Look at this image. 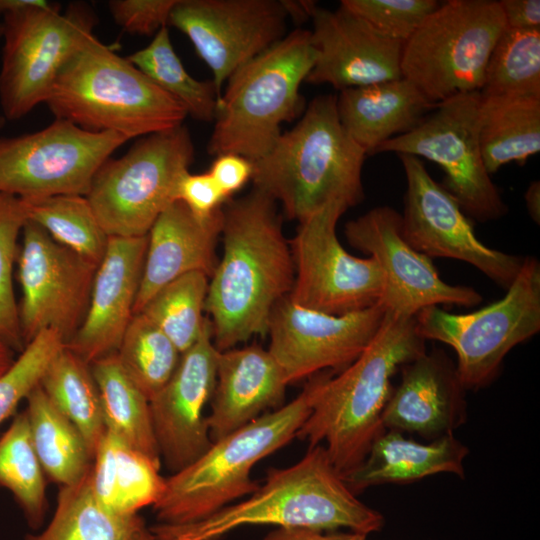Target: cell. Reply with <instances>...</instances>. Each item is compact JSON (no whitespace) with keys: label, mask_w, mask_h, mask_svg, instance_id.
<instances>
[{"label":"cell","mask_w":540,"mask_h":540,"mask_svg":"<svg viewBox=\"0 0 540 540\" xmlns=\"http://www.w3.org/2000/svg\"><path fill=\"white\" fill-rule=\"evenodd\" d=\"M106 431L160 465L148 398L123 369L116 353L90 364Z\"/></svg>","instance_id":"cell-32"},{"label":"cell","mask_w":540,"mask_h":540,"mask_svg":"<svg viewBox=\"0 0 540 540\" xmlns=\"http://www.w3.org/2000/svg\"><path fill=\"white\" fill-rule=\"evenodd\" d=\"M261 524L323 531L347 528L368 535L382 529L384 517L356 497L319 444L297 463L269 470L263 486L246 500L195 523H158L150 529L158 540H221L234 529Z\"/></svg>","instance_id":"cell-3"},{"label":"cell","mask_w":540,"mask_h":540,"mask_svg":"<svg viewBox=\"0 0 540 540\" xmlns=\"http://www.w3.org/2000/svg\"><path fill=\"white\" fill-rule=\"evenodd\" d=\"M316 58L310 31L298 28L238 68L217 99L208 152L264 156L303 110L300 85Z\"/></svg>","instance_id":"cell-7"},{"label":"cell","mask_w":540,"mask_h":540,"mask_svg":"<svg viewBox=\"0 0 540 540\" xmlns=\"http://www.w3.org/2000/svg\"><path fill=\"white\" fill-rule=\"evenodd\" d=\"M44 474L24 410L0 438V486L14 495L32 528L42 524L46 513Z\"/></svg>","instance_id":"cell-35"},{"label":"cell","mask_w":540,"mask_h":540,"mask_svg":"<svg viewBox=\"0 0 540 540\" xmlns=\"http://www.w3.org/2000/svg\"><path fill=\"white\" fill-rule=\"evenodd\" d=\"M525 202L530 217L539 224L540 221V182L533 181L528 186L525 195Z\"/></svg>","instance_id":"cell-49"},{"label":"cell","mask_w":540,"mask_h":540,"mask_svg":"<svg viewBox=\"0 0 540 540\" xmlns=\"http://www.w3.org/2000/svg\"><path fill=\"white\" fill-rule=\"evenodd\" d=\"M3 37V24L0 23V39Z\"/></svg>","instance_id":"cell-52"},{"label":"cell","mask_w":540,"mask_h":540,"mask_svg":"<svg viewBox=\"0 0 540 540\" xmlns=\"http://www.w3.org/2000/svg\"><path fill=\"white\" fill-rule=\"evenodd\" d=\"M322 377L316 375L288 404L212 442L196 461L166 478L164 492L152 506L158 523H195L254 493L259 486L251 479L252 468L296 437Z\"/></svg>","instance_id":"cell-6"},{"label":"cell","mask_w":540,"mask_h":540,"mask_svg":"<svg viewBox=\"0 0 540 540\" xmlns=\"http://www.w3.org/2000/svg\"><path fill=\"white\" fill-rule=\"evenodd\" d=\"M22 236L17 278L25 346L44 330L57 332L67 344L85 318L98 265L59 244L30 220Z\"/></svg>","instance_id":"cell-15"},{"label":"cell","mask_w":540,"mask_h":540,"mask_svg":"<svg viewBox=\"0 0 540 540\" xmlns=\"http://www.w3.org/2000/svg\"><path fill=\"white\" fill-rule=\"evenodd\" d=\"M26 400L31 439L44 473L60 486L79 482L93 462L82 434L57 409L40 384Z\"/></svg>","instance_id":"cell-31"},{"label":"cell","mask_w":540,"mask_h":540,"mask_svg":"<svg viewBox=\"0 0 540 540\" xmlns=\"http://www.w3.org/2000/svg\"><path fill=\"white\" fill-rule=\"evenodd\" d=\"M505 29L498 1L440 4L404 43L402 77L434 104L480 92L491 52Z\"/></svg>","instance_id":"cell-8"},{"label":"cell","mask_w":540,"mask_h":540,"mask_svg":"<svg viewBox=\"0 0 540 540\" xmlns=\"http://www.w3.org/2000/svg\"><path fill=\"white\" fill-rule=\"evenodd\" d=\"M176 200L197 217L208 218L222 208L228 198L208 171L198 174L187 171L177 184Z\"/></svg>","instance_id":"cell-44"},{"label":"cell","mask_w":540,"mask_h":540,"mask_svg":"<svg viewBox=\"0 0 540 540\" xmlns=\"http://www.w3.org/2000/svg\"><path fill=\"white\" fill-rule=\"evenodd\" d=\"M481 95V94H480ZM479 142L488 173L540 151V97H482Z\"/></svg>","instance_id":"cell-30"},{"label":"cell","mask_w":540,"mask_h":540,"mask_svg":"<svg viewBox=\"0 0 540 540\" xmlns=\"http://www.w3.org/2000/svg\"><path fill=\"white\" fill-rule=\"evenodd\" d=\"M498 2L506 28L540 29L539 0H501Z\"/></svg>","instance_id":"cell-46"},{"label":"cell","mask_w":540,"mask_h":540,"mask_svg":"<svg viewBox=\"0 0 540 540\" xmlns=\"http://www.w3.org/2000/svg\"><path fill=\"white\" fill-rule=\"evenodd\" d=\"M311 21L317 58L306 82L341 91L402 78L404 42L382 34L340 5L336 10L316 6Z\"/></svg>","instance_id":"cell-21"},{"label":"cell","mask_w":540,"mask_h":540,"mask_svg":"<svg viewBox=\"0 0 540 540\" xmlns=\"http://www.w3.org/2000/svg\"><path fill=\"white\" fill-rule=\"evenodd\" d=\"M482 97H540V29L506 28L485 70Z\"/></svg>","instance_id":"cell-36"},{"label":"cell","mask_w":540,"mask_h":540,"mask_svg":"<svg viewBox=\"0 0 540 540\" xmlns=\"http://www.w3.org/2000/svg\"><path fill=\"white\" fill-rule=\"evenodd\" d=\"M436 0H342L340 6L382 34L406 42L438 6Z\"/></svg>","instance_id":"cell-42"},{"label":"cell","mask_w":540,"mask_h":540,"mask_svg":"<svg viewBox=\"0 0 540 540\" xmlns=\"http://www.w3.org/2000/svg\"><path fill=\"white\" fill-rule=\"evenodd\" d=\"M426 352L414 318L386 312L364 351L342 372L323 374L312 410L296 437L310 447L325 442L336 470L344 477L365 458L385 428L382 414L399 367Z\"/></svg>","instance_id":"cell-2"},{"label":"cell","mask_w":540,"mask_h":540,"mask_svg":"<svg viewBox=\"0 0 540 540\" xmlns=\"http://www.w3.org/2000/svg\"><path fill=\"white\" fill-rule=\"evenodd\" d=\"M288 383L268 350L257 345L219 351L209 436L217 441L282 406Z\"/></svg>","instance_id":"cell-25"},{"label":"cell","mask_w":540,"mask_h":540,"mask_svg":"<svg viewBox=\"0 0 540 540\" xmlns=\"http://www.w3.org/2000/svg\"><path fill=\"white\" fill-rule=\"evenodd\" d=\"M65 345L62 337L53 330L41 331L26 344L19 357L0 376V425L40 384L49 364Z\"/></svg>","instance_id":"cell-41"},{"label":"cell","mask_w":540,"mask_h":540,"mask_svg":"<svg viewBox=\"0 0 540 540\" xmlns=\"http://www.w3.org/2000/svg\"><path fill=\"white\" fill-rule=\"evenodd\" d=\"M0 105L17 120L45 103L58 75L92 36L98 19L85 3L62 12L46 0H28L3 16Z\"/></svg>","instance_id":"cell-9"},{"label":"cell","mask_w":540,"mask_h":540,"mask_svg":"<svg viewBox=\"0 0 540 540\" xmlns=\"http://www.w3.org/2000/svg\"><path fill=\"white\" fill-rule=\"evenodd\" d=\"M56 119L128 140L182 125L184 106L92 35L61 70L45 101Z\"/></svg>","instance_id":"cell-5"},{"label":"cell","mask_w":540,"mask_h":540,"mask_svg":"<svg viewBox=\"0 0 540 540\" xmlns=\"http://www.w3.org/2000/svg\"><path fill=\"white\" fill-rule=\"evenodd\" d=\"M218 353L206 317L198 340L181 354L169 381L149 400L160 457L172 474L192 464L212 444L203 409L214 392Z\"/></svg>","instance_id":"cell-20"},{"label":"cell","mask_w":540,"mask_h":540,"mask_svg":"<svg viewBox=\"0 0 540 540\" xmlns=\"http://www.w3.org/2000/svg\"><path fill=\"white\" fill-rule=\"evenodd\" d=\"M355 249L373 257L383 275L380 304L391 315L414 318L430 306L473 307L482 301L475 289L443 281L431 259L404 238L401 215L390 206L375 207L345 225Z\"/></svg>","instance_id":"cell-17"},{"label":"cell","mask_w":540,"mask_h":540,"mask_svg":"<svg viewBox=\"0 0 540 540\" xmlns=\"http://www.w3.org/2000/svg\"><path fill=\"white\" fill-rule=\"evenodd\" d=\"M465 388L455 365L441 351L420 355L402 366L382 414L385 429L439 438L464 422Z\"/></svg>","instance_id":"cell-23"},{"label":"cell","mask_w":540,"mask_h":540,"mask_svg":"<svg viewBox=\"0 0 540 540\" xmlns=\"http://www.w3.org/2000/svg\"><path fill=\"white\" fill-rule=\"evenodd\" d=\"M386 311L377 305L344 315L302 307L288 296L274 307L268 351L288 384L324 369H344L369 345Z\"/></svg>","instance_id":"cell-19"},{"label":"cell","mask_w":540,"mask_h":540,"mask_svg":"<svg viewBox=\"0 0 540 540\" xmlns=\"http://www.w3.org/2000/svg\"><path fill=\"white\" fill-rule=\"evenodd\" d=\"M28 220L24 199L0 193V339L14 352L25 348L12 279L18 238Z\"/></svg>","instance_id":"cell-40"},{"label":"cell","mask_w":540,"mask_h":540,"mask_svg":"<svg viewBox=\"0 0 540 540\" xmlns=\"http://www.w3.org/2000/svg\"><path fill=\"white\" fill-rule=\"evenodd\" d=\"M160 465L106 431L91 467V488L97 500L120 514L153 506L162 496L166 478Z\"/></svg>","instance_id":"cell-28"},{"label":"cell","mask_w":540,"mask_h":540,"mask_svg":"<svg viewBox=\"0 0 540 540\" xmlns=\"http://www.w3.org/2000/svg\"><path fill=\"white\" fill-rule=\"evenodd\" d=\"M148 235L109 237L85 318L66 347L88 364L116 353L134 316Z\"/></svg>","instance_id":"cell-22"},{"label":"cell","mask_w":540,"mask_h":540,"mask_svg":"<svg viewBox=\"0 0 540 540\" xmlns=\"http://www.w3.org/2000/svg\"><path fill=\"white\" fill-rule=\"evenodd\" d=\"M40 386L57 409L80 431L94 457L106 428L100 393L90 364L65 345L49 364Z\"/></svg>","instance_id":"cell-33"},{"label":"cell","mask_w":540,"mask_h":540,"mask_svg":"<svg viewBox=\"0 0 540 540\" xmlns=\"http://www.w3.org/2000/svg\"><path fill=\"white\" fill-rule=\"evenodd\" d=\"M208 278L202 272L185 274L161 288L140 312L168 336L181 354L195 344L202 332Z\"/></svg>","instance_id":"cell-39"},{"label":"cell","mask_w":540,"mask_h":540,"mask_svg":"<svg viewBox=\"0 0 540 540\" xmlns=\"http://www.w3.org/2000/svg\"><path fill=\"white\" fill-rule=\"evenodd\" d=\"M178 0H112L108 7L114 21L126 32L155 35L168 25Z\"/></svg>","instance_id":"cell-43"},{"label":"cell","mask_w":540,"mask_h":540,"mask_svg":"<svg viewBox=\"0 0 540 540\" xmlns=\"http://www.w3.org/2000/svg\"><path fill=\"white\" fill-rule=\"evenodd\" d=\"M479 91L459 94L428 113L409 132L382 143L376 153L424 157L439 165L444 188L473 219L487 222L508 212L488 173L479 142Z\"/></svg>","instance_id":"cell-12"},{"label":"cell","mask_w":540,"mask_h":540,"mask_svg":"<svg viewBox=\"0 0 540 540\" xmlns=\"http://www.w3.org/2000/svg\"><path fill=\"white\" fill-rule=\"evenodd\" d=\"M263 540H367V535L358 532L323 531L305 527H278Z\"/></svg>","instance_id":"cell-47"},{"label":"cell","mask_w":540,"mask_h":540,"mask_svg":"<svg viewBox=\"0 0 540 540\" xmlns=\"http://www.w3.org/2000/svg\"><path fill=\"white\" fill-rule=\"evenodd\" d=\"M336 105L343 128L370 156L385 141L416 127L437 104L402 77L341 90Z\"/></svg>","instance_id":"cell-26"},{"label":"cell","mask_w":540,"mask_h":540,"mask_svg":"<svg viewBox=\"0 0 540 540\" xmlns=\"http://www.w3.org/2000/svg\"><path fill=\"white\" fill-rule=\"evenodd\" d=\"M287 10L289 19L295 20L297 23L305 22L311 19L312 13L317 6L313 1H288L283 0Z\"/></svg>","instance_id":"cell-48"},{"label":"cell","mask_w":540,"mask_h":540,"mask_svg":"<svg viewBox=\"0 0 540 540\" xmlns=\"http://www.w3.org/2000/svg\"><path fill=\"white\" fill-rule=\"evenodd\" d=\"M406 177L401 229L418 252L466 262L494 283L507 289L516 278L524 257L483 244L452 194L437 183L420 158L397 155Z\"/></svg>","instance_id":"cell-16"},{"label":"cell","mask_w":540,"mask_h":540,"mask_svg":"<svg viewBox=\"0 0 540 540\" xmlns=\"http://www.w3.org/2000/svg\"><path fill=\"white\" fill-rule=\"evenodd\" d=\"M347 209L331 202L299 223L290 246L296 277L288 297L302 307L344 315L380 302L383 275L377 261L351 255L337 237V222Z\"/></svg>","instance_id":"cell-14"},{"label":"cell","mask_w":540,"mask_h":540,"mask_svg":"<svg viewBox=\"0 0 540 540\" xmlns=\"http://www.w3.org/2000/svg\"><path fill=\"white\" fill-rule=\"evenodd\" d=\"M222 224V208L208 218H200L178 200L160 214L148 233L134 314L140 313L161 288L185 274L202 272L212 276L218 262L215 248Z\"/></svg>","instance_id":"cell-24"},{"label":"cell","mask_w":540,"mask_h":540,"mask_svg":"<svg viewBox=\"0 0 540 540\" xmlns=\"http://www.w3.org/2000/svg\"><path fill=\"white\" fill-rule=\"evenodd\" d=\"M468 448L453 433L422 444L385 429L372 442L364 460L343 477L352 492L374 485L409 483L439 473L465 477Z\"/></svg>","instance_id":"cell-27"},{"label":"cell","mask_w":540,"mask_h":540,"mask_svg":"<svg viewBox=\"0 0 540 540\" xmlns=\"http://www.w3.org/2000/svg\"><path fill=\"white\" fill-rule=\"evenodd\" d=\"M252 162L235 153H223L215 156L209 173L229 199L240 190L252 176Z\"/></svg>","instance_id":"cell-45"},{"label":"cell","mask_w":540,"mask_h":540,"mask_svg":"<svg viewBox=\"0 0 540 540\" xmlns=\"http://www.w3.org/2000/svg\"><path fill=\"white\" fill-rule=\"evenodd\" d=\"M283 0H178L168 24L210 68L218 98L228 78L287 33Z\"/></svg>","instance_id":"cell-18"},{"label":"cell","mask_w":540,"mask_h":540,"mask_svg":"<svg viewBox=\"0 0 540 540\" xmlns=\"http://www.w3.org/2000/svg\"><path fill=\"white\" fill-rule=\"evenodd\" d=\"M275 204L254 188L222 207L224 252L205 302L218 351L264 337L274 307L292 290L294 262Z\"/></svg>","instance_id":"cell-1"},{"label":"cell","mask_w":540,"mask_h":540,"mask_svg":"<svg viewBox=\"0 0 540 540\" xmlns=\"http://www.w3.org/2000/svg\"><path fill=\"white\" fill-rule=\"evenodd\" d=\"M14 361V351L0 339V376L10 368Z\"/></svg>","instance_id":"cell-50"},{"label":"cell","mask_w":540,"mask_h":540,"mask_svg":"<svg viewBox=\"0 0 540 540\" xmlns=\"http://www.w3.org/2000/svg\"><path fill=\"white\" fill-rule=\"evenodd\" d=\"M5 121L6 119L3 117V116H0V130L3 128V126L5 125Z\"/></svg>","instance_id":"cell-51"},{"label":"cell","mask_w":540,"mask_h":540,"mask_svg":"<svg viewBox=\"0 0 540 540\" xmlns=\"http://www.w3.org/2000/svg\"><path fill=\"white\" fill-rule=\"evenodd\" d=\"M127 59L161 90L180 102L196 120L213 122L217 93L212 81L193 78L177 56L167 26L162 27L145 48Z\"/></svg>","instance_id":"cell-34"},{"label":"cell","mask_w":540,"mask_h":540,"mask_svg":"<svg viewBox=\"0 0 540 540\" xmlns=\"http://www.w3.org/2000/svg\"><path fill=\"white\" fill-rule=\"evenodd\" d=\"M25 201L30 221L44 229L59 244L96 265L100 264L109 237L86 196L57 195Z\"/></svg>","instance_id":"cell-37"},{"label":"cell","mask_w":540,"mask_h":540,"mask_svg":"<svg viewBox=\"0 0 540 540\" xmlns=\"http://www.w3.org/2000/svg\"><path fill=\"white\" fill-rule=\"evenodd\" d=\"M91 469L77 483L61 486L52 520L25 540H158L138 514H120L103 506L91 488Z\"/></svg>","instance_id":"cell-29"},{"label":"cell","mask_w":540,"mask_h":540,"mask_svg":"<svg viewBox=\"0 0 540 540\" xmlns=\"http://www.w3.org/2000/svg\"><path fill=\"white\" fill-rule=\"evenodd\" d=\"M116 354L148 400L169 381L181 358L175 344L143 313L132 317Z\"/></svg>","instance_id":"cell-38"},{"label":"cell","mask_w":540,"mask_h":540,"mask_svg":"<svg viewBox=\"0 0 540 540\" xmlns=\"http://www.w3.org/2000/svg\"><path fill=\"white\" fill-rule=\"evenodd\" d=\"M336 100L332 94L314 98L298 123L252 162L255 189L299 223L331 202L350 208L364 199L367 155L343 128Z\"/></svg>","instance_id":"cell-4"},{"label":"cell","mask_w":540,"mask_h":540,"mask_svg":"<svg viewBox=\"0 0 540 540\" xmlns=\"http://www.w3.org/2000/svg\"><path fill=\"white\" fill-rule=\"evenodd\" d=\"M506 295L479 310L454 314L430 306L416 316V327L426 340L440 341L457 355L458 378L465 389L489 384L518 344L540 330V263L524 257Z\"/></svg>","instance_id":"cell-11"},{"label":"cell","mask_w":540,"mask_h":540,"mask_svg":"<svg viewBox=\"0 0 540 540\" xmlns=\"http://www.w3.org/2000/svg\"><path fill=\"white\" fill-rule=\"evenodd\" d=\"M127 141L56 118L39 131L0 137V193L24 200L86 196L98 169Z\"/></svg>","instance_id":"cell-13"},{"label":"cell","mask_w":540,"mask_h":540,"mask_svg":"<svg viewBox=\"0 0 540 540\" xmlns=\"http://www.w3.org/2000/svg\"><path fill=\"white\" fill-rule=\"evenodd\" d=\"M193 159V142L183 125L144 136L125 155L107 159L86 197L108 237L148 235L176 201L177 184Z\"/></svg>","instance_id":"cell-10"}]
</instances>
